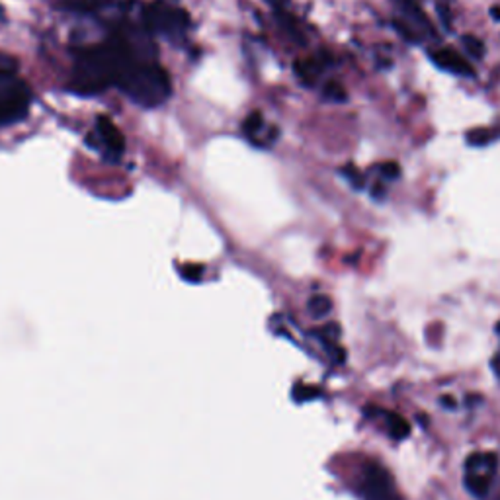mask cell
Instances as JSON below:
<instances>
[{"label": "cell", "mask_w": 500, "mask_h": 500, "mask_svg": "<svg viewBox=\"0 0 500 500\" xmlns=\"http://www.w3.org/2000/svg\"><path fill=\"white\" fill-rule=\"evenodd\" d=\"M139 53L123 36L112 38L104 45H94L76 55L71 88L78 94H98L120 83L129 65L139 59Z\"/></svg>", "instance_id": "cell-1"}, {"label": "cell", "mask_w": 500, "mask_h": 500, "mask_svg": "<svg viewBox=\"0 0 500 500\" xmlns=\"http://www.w3.org/2000/svg\"><path fill=\"white\" fill-rule=\"evenodd\" d=\"M118 86L131 100L145 108L161 106L170 96V78L161 65L147 59H135L123 73Z\"/></svg>", "instance_id": "cell-2"}, {"label": "cell", "mask_w": 500, "mask_h": 500, "mask_svg": "<svg viewBox=\"0 0 500 500\" xmlns=\"http://www.w3.org/2000/svg\"><path fill=\"white\" fill-rule=\"evenodd\" d=\"M31 102L30 86L16 73L0 71V128L13 125L28 116Z\"/></svg>", "instance_id": "cell-3"}, {"label": "cell", "mask_w": 500, "mask_h": 500, "mask_svg": "<svg viewBox=\"0 0 500 500\" xmlns=\"http://www.w3.org/2000/svg\"><path fill=\"white\" fill-rule=\"evenodd\" d=\"M143 22L149 31L165 33L168 38L182 36L190 26V18L186 10L165 3V0H155V3H151L149 6H145Z\"/></svg>", "instance_id": "cell-4"}, {"label": "cell", "mask_w": 500, "mask_h": 500, "mask_svg": "<svg viewBox=\"0 0 500 500\" xmlns=\"http://www.w3.org/2000/svg\"><path fill=\"white\" fill-rule=\"evenodd\" d=\"M498 473V458L493 451H477L471 453L465 461V487L477 496L485 498L491 491Z\"/></svg>", "instance_id": "cell-5"}, {"label": "cell", "mask_w": 500, "mask_h": 500, "mask_svg": "<svg viewBox=\"0 0 500 500\" xmlns=\"http://www.w3.org/2000/svg\"><path fill=\"white\" fill-rule=\"evenodd\" d=\"M360 491L363 500H401L389 471L379 463H368L363 468Z\"/></svg>", "instance_id": "cell-6"}, {"label": "cell", "mask_w": 500, "mask_h": 500, "mask_svg": "<svg viewBox=\"0 0 500 500\" xmlns=\"http://www.w3.org/2000/svg\"><path fill=\"white\" fill-rule=\"evenodd\" d=\"M86 143L90 147H94V149L100 151L104 156L113 158V161L120 158L123 149H125V139H123L121 131L118 129V125L106 116L96 118L94 133L88 135Z\"/></svg>", "instance_id": "cell-7"}, {"label": "cell", "mask_w": 500, "mask_h": 500, "mask_svg": "<svg viewBox=\"0 0 500 500\" xmlns=\"http://www.w3.org/2000/svg\"><path fill=\"white\" fill-rule=\"evenodd\" d=\"M430 59L434 63L438 69L442 71H448L453 75H460V76H473V67L463 59V57L453 51V49H436L430 53Z\"/></svg>", "instance_id": "cell-8"}, {"label": "cell", "mask_w": 500, "mask_h": 500, "mask_svg": "<svg viewBox=\"0 0 500 500\" xmlns=\"http://www.w3.org/2000/svg\"><path fill=\"white\" fill-rule=\"evenodd\" d=\"M266 129V123H264V118H263V113L260 112H253L250 116L245 120L243 123V131L246 138L253 141L254 145H268L266 138L263 135V131Z\"/></svg>", "instance_id": "cell-9"}, {"label": "cell", "mask_w": 500, "mask_h": 500, "mask_svg": "<svg viewBox=\"0 0 500 500\" xmlns=\"http://www.w3.org/2000/svg\"><path fill=\"white\" fill-rule=\"evenodd\" d=\"M326 67L325 61H321V57H313V59H303L295 63V73L301 78L305 85H311L317 81V76L323 73Z\"/></svg>", "instance_id": "cell-10"}, {"label": "cell", "mask_w": 500, "mask_h": 500, "mask_svg": "<svg viewBox=\"0 0 500 500\" xmlns=\"http://www.w3.org/2000/svg\"><path fill=\"white\" fill-rule=\"evenodd\" d=\"M465 139L471 147H485L500 139V128H475L465 133Z\"/></svg>", "instance_id": "cell-11"}, {"label": "cell", "mask_w": 500, "mask_h": 500, "mask_svg": "<svg viewBox=\"0 0 500 500\" xmlns=\"http://www.w3.org/2000/svg\"><path fill=\"white\" fill-rule=\"evenodd\" d=\"M381 415L385 418V424H388V432L395 440H403L408 436L411 426H408V423L403 416H399L397 413H388V411H381Z\"/></svg>", "instance_id": "cell-12"}, {"label": "cell", "mask_w": 500, "mask_h": 500, "mask_svg": "<svg viewBox=\"0 0 500 500\" xmlns=\"http://www.w3.org/2000/svg\"><path fill=\"white\" fill-rule=\"evenodd\" d=\"M333 309L331 299L326 295H315V298L309 301V311L315 317V319H323Z\"/></svg>", "instance_id": "cell-13"}, {"label": "cell", "mask_w": 500, "mask_h": 500, "mask_svg": "<svg viewBox=\"0 0 500 500\" xmlns=\"http://www.w3.org/2000/svg\"><path fill=\"white\" fill-rule=\"evenodd\" d=\"M71 10H78V13H94L100 6H104L108 0H67Z\"/></svg>", "instance_id": "cell-14"}, {"label": "cell", "mask_w": 500, "mask_h": 500, "mask_svg": "<svg viewBox=\"0 0 500 500\" xmlns=\"http://www.w3.org/2000/svg\"><path fill=\"white\" fill-rule=\"evenodd\" d=\"M323 94L326 100H331V102H344L346 100V90L344 86L336 83V81H331V83H326L325 88H323Z\"/></svg>", "instance_id": "cell-15"}, {"label": "cell", "mask_w": 500, "mask_h": 500, "mask_svg": "<svg viewBox=\"0 0 500 500\" xmlns=\"http://www.w3.org/2000/svg\"><path fill=\"white\" fill-rule=\"evenodd\" d=\"M461 43H463V48H465V51H468L473 59H481V57L485 55V45H483V41L481 40H477L475 36H465L463 40H461Z\"/></svg>", "instance_id": "cell-16"}, {"label": "cell", "mask_w": 500, "mask_h": 500, "mask_svg": "<svg viewBox=\"0 0 500 500\" xmlns=\"http://www.w3.org/2000/svg\"><path fill=\"white\" fill-rule=\"evenodd\" d=\"M343 174L352 182V186H354V188H363V174L360 173L356 166H352V165L344 166Z\"/></svg>", "instance_id": "cell-17"}, {"label": "cell", "mask_w": 500, "mask_h": 500, "mask_svg": "<svg viewBox=\"0 0 500 500\" xmlns=\"http://www.w3.org/2000/svg\"><path fill=\"white\" fill-rule=\"evenodd\" d=\"M379 173H381L385 178L395 180V178H399L401 168H399V165H397V163H383V165H379Z\"/></svg>", "instance_id": "cell-18"}, {"label": "cell", "mask_w": 500, "mask_h": 500, "mask_svg": "<svg viewBox=\"0 0 500 500\" xmlns=\"http://www.w3.org/2000/svg\"><path fill=\"white\" fill-rule=\"evenodd\" d=\"M0 71H8V73H16V61L13 57H8L4 53H0Z\"/></svg>", "instance_id": "cell-19"}, {"label": "cell", "mask_w": 500, "mask_h": 500, "mask_svg": "<svg viewBox=\"0 0 500 500\" xmlns=\"http://www.w3.org/2000/svg\"><path fill=\"white\" fill-rule=\"evenodd\" d=\"M485 498H487V500H500V483L495 481L493 488H491V491H488V495H487Z\"/></svg>", "instance_id": "cell-20"}, {"label": "cell", "mask_w": 500, "mask_h": 500, "mask_svg": "<svg viewBox=\"0 0 500 500\" xmlns=\"http://www.w3.org/2000/svg\"><path fill=\"white\" fill-rule=\"evenodd\" d=\"M491 16H493V20H496V22L500 20V8H498V6H493V8H491Z\"/></svg>", "instance_id": "cell-21"}, {"label": "cell", "mask_w": 500, "mask_h": 500, "mask_svg": "<svg viewBox=\"0 0 500 500\" xmlns=\"http://www.w3.org/2000/svg\"><path fill=\"white\" fill-rule=\"evenodd\" d=\"M496 371H498V375H500V354H498V362H496Z\"/></svg>", "instance_id": "cell-22"}, {"label": "cell", "mask_w": 500, "mask_h": 500, "mask_svg": "<svg viewBox=\"0 0 500 500\" xmlns=\"http://www.w3.org/2000/svg\"><path fill=\"white\" fill-rule=\"evenodd\" d=\"M496 333L500 335V323H498V326H496Z\"/></svg>", "instance_id": "cell-23"}, {"label": "cell", "mask_w": 500, "mask_h": 500, "mask_svg": "<svg viewBox=\"0 0 500 500\" xmlns=\"http://www.w3.org/2000/svg\"><path fill=\"white\" fill-rule=\"evenodd\" d=\"M270 3H278V0H270Z\"/></svg>", "instance_id": "cell-24"}]
</instances>
